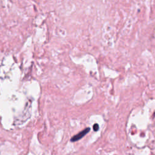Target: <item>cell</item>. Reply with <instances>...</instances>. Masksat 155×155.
<instances>
[{"label":"cell","mask_w":155,"mask_h":155,"mask_svg":"<svg viewBox=\"0 0 155 155\" xmlns=\"http://www.w3.org/2000/svg\"><path fill=\"white\" fill-rule=\"evenodd\" d=\"M90 130V128H85V130L81 131V132H79V133H78L77 134L74 135L73 137H71V142H76L79 139H81V138H82L87 133L89 132V131Z\"/></svg>","instance_id":"obj_1"},{"label":"cell","mask_w":155,"mask_h":155,"mask_svg":"<svg viewBox=\"0 0 155 155\" xmlns=\"http://www.w3.org/2000/svg\"><path fill=\"white\" fill-rule=\"evenodd\" d=\"M93 129H94V131H97V130H98V129H99V125H98L97 124H94V126H93Z\"/></svg>","instance_id":"obj_2"}]
</instances>
